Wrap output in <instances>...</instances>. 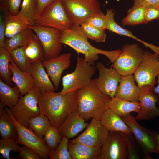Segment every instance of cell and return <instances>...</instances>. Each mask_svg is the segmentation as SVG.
<instances>
[{"instance_id":"obj_1","label":"cell","mask_w":159,"mask_h":159,"mask_svg":"<svg viewBox=\"0 0 159 159\" xmlns=\"http://www.w3.org/2000/svg\"><path fill=\"white\" fill-rule=\"evenodd\" d=\"M77 91L65 94L54 91L41 92L38 102L40 113L58 130L70 114L77 111Z\"/></svg>"},{"instance_id":"obj_2","label":"cell","mask_w":159,"mask_h":159,"mask_svg":"<svg viewBox=\"0 0 159 159\" xmlns=\"http://www.w3.org/2000/svg\"><path fill=\"white\" fill-rule=\"evenodd\" d=\"M59 42L72 48L78 53L84 54L86 61L92 65L98 59L99 54L106 56L113 63L122 52L119 49L107 51L95 47L88 42L78 24H73L70 29L62 31Z\"/></svg>"},{"instance_id":"obj_3","label":"cell","mask_w":159,"mask_h":159,"mask_svg":"<svg viewBox=\"0 0 159 159\" xmlns=\"http://www.w3.org/2000/svg\"><path fill=\"white\" fill-rule=\"evenodd\" d=\"M111 98L102 93L93 79L77 91V112L85 120H100Z\"/></svg>"},{"instance_id":"obj_4","label":"cell","mask_w":159,"mask_h":159,"mask_svg":"<svg viewBox=\"0 0 159 159\" xmlns=\"http://www.w3.org/2000/svg\"><path fill=\"white\" fill-rule=\"evenodd\" d=\"M40 93L39 88L34 86L25 95L21 94L16 105L9 108L16 120L25 127H29L30 118L40 114L38 106Z\"/></svg>"},{"instance_id":"obj_5","label":"cell","mask_w":159,"mask_h":159,"mask_svg":"<svg viewBox=\"0 0 159 159\" xmlns=\"http://www.w3.org/2000/svg\"><path fill=\"white\" fill-rule=\"evenodd\" d=\"M96 69L84 58L78 56L74 71L63 77L62 88L59 92L65 94L77 91L86 85L95 74Z\"/></svg>"},{"instance_id":"obj_6","label":"cell","mask_w":159,"mask_h":159,"mask_svg":"<svg viewBox=\"0 0 159 159\" xmlns=\"http://www.w3.org/2000/svg\"><path fill=\"white\" fill-rule=\"evenodd\" d=\"M35 24L62 31L70 29L73 25L61 0H56L47 6L36 19Z\"/></svg>"},{"instance_id":"obj_7","label":"cell","mask_w":159,"mask_h":159,"mask_svg":"<svg viewBox=\"0 0 159 159\" xmlns=\"http://www.w3.org/2000/svg\"><path fill=\"white\" fill-rule=\"evenodd\" d=\"M128 125L140 146L146 159L152 158L150 154L155 153L158 134L154 130L141 126L130 113L121 117Z\"/></svg>"},{"instance_id":"obj_8","label":"cell","mask_w":159,"mask_h":159,"mask_svg":"<svg viewBox=\"0 0 159 159\" xmlns=\"http://www.w3.org/2000/svg\"><path fill=\"white\" fill-rule=\"evenodd\" d=\"M144 52L137 44H125L112 66L122 76L132 75L142 61Z\"/></svg>"},{"instance_id":"obj_9","label":"cell","mask_w":159,"mask_h":159,"mask_svg":"<svg viewBox=\"0 0 159 159\" xmlns=\"http://www.w3.org/2000/svg\"><path fill=\"white\" fill-rule=\"evenodd\" d=\"M73 24L80 25L88 17L101 12L97 0H61Z\"/></svg>"},{"instance_id":"obj_10","label":"cell","mask_w":159,"mask_h":159,"mask_svg":"<svg viewBox=\"0 0 159 159\" xmlns=\"http://www.w3.org/2000/svg\"><path fill=\"white\" fill-rule=\"evenodd\" d=\"M134 74L140 88L148 85L154 88L157 83L156 77L159 74V54L144 52L142 61Z\"/></svg>"},{"instance_id":"obj_11","label":"cell","mask_w":159,"mask_h":159,"mask_svg":"<svg viewBox=\"0 0 159 159\" xmlns=\"http://www.w3.org/2000/svg\"><path fill=\"white\" fill-rule=\"evenodd\" d=\"M5 109L16 127L18 133L16 140L18 144L36 151L41 159H49L52 150L47 146L44 138L38 136L29 127H25L19 124L13 116L9 108L5 107Z\"/></svg>"},{"instance_id":"obj_12","label":"cell","mask_w":159,"mask_h":159,"mask_svg":"<svg viewBox=\"0 0 159 159\" xmlns=\"http://www.w3.org/2000/svg\"><path fill=\"white\" fill-rule=\"evenodd\" d=\"M39 38L45 53V60L56 57L60 54L62 50V44L59 42L62 32L54 28L35 25L28 26Z\"/></svg>"},{"instance_id":"obj_13","label":"cell","mask_w":159,"mask_h":159,"mask_svg":"<svg viewBox=\"0 0 159 159\" xmlns=\"http://www.w3.org/2000/svg\"><path fill=\"white\" fill-rule=\"evenodd\" d=\"M100 159H128L127 142L122 132H109Z\"/></svg>"},{"instance_id":"obj_14","label":"cell","mask_w":159,"mask_h":159,"mask_svg":"<svg viewBox=\"0 0 159 159\" xmlns=\"http://www.w3.org/2000/svg\"><path fill=\"white\" fill-rule=\"evenodd\" d=\"M109 132L100 120L92 119L84 132L76 138L69 141V142L80 143L92 147L102 148Z\"/></svg>"},{"instance_id":"obj_15","label":"cell","mask_w":159,"mask_h":159,"mask_svg":"<svg viewBox=\"0 0 159 159\" xmlns=\"http://www.w3.org/2000/svg\"><path fill=\"white\" fill-rule=\"evenodd\" d=\"M95 67L99 72L98 77L93 79L96 86L104 94L114 97L122 76L114 68H107L101 62H98Z\"/></svg>"},{"instance_id":"obj_16","label":"cell","mask_w":159,"mask_h":159,"mask_svg":"<svg viewBox=\"0 0 159 159\" xmlns=\"http://www.w3.org/2000/svg\"><path fill=\"white\" fill-rule=\"evenodd\" d=\"M153 89L148 85L140 88L138 101L141 109L135 117L136 120H148L159 116V108L156 105L159 102V98Z\"/></svg>"},{"instance_id":"obj_17","label":"cell","mask_w":159,"mask_h":159,"mask_svg":"<svg viewBox=\"0 0 159 159\" xmlns=\"http://www.w3.org/2000/svg\"><path fill=\"white\" fill-rule=\"evenodd\" d=\"M71 53L59 54L54 58L44 60L42 62L47 73L50 77L55 88L57 90L63 71L67 69L71 64Z\"/></svg>"},{"instance_id":"obj_18","label":"cell","mask_w":159,"mask_h":159,"mask_svg":"<svg viewBox=\"0 0 159 159\" xmlns=\"http://www.w3.org/2000/svg\"><path fill=\"white\" fill-rule=\"evenodd\" d=\"M88 125L77 111L75 112L67 117L58 130L62 137L71 139L76 136Z\"/></svg>"},{"instance_id":"obj_19","label":"cell","mask_w":159,"mask_h":159,"mask_svg":"<svg viewBox=\"0 0 159 159\" xmlns=\"http://www.w3.org/2000/svg\"><path fill=\"white\" fill-rule=\"evenodd\" d=\"M132 75L122 76L115 97L131 102H139L140 88L135 85Z\"/></svg>"},{"instance_id":"obj_20","label":"cell","mask_w":159,"mask_h":159,"mask_svg":"<svg viewBox=\"0 0 159 159\" xmlns=\"http://www.w3.org/2000/svg\"><path fill=\"white\" fill-rule=\"evenodd\" d=\"M9 67L12 73V81L18 88L21 95H25L35 86L31 74L21 70L13 60L10 63Z\"/></svg>"},{"instance_id":"obj_21","label":"cell","mask_w":159,"mask_h":159,"mask_svg":"<svg viewBox=\"0 0 159 159\" xmlns=\"http://www.w3.org/2000/svg\"><path fill=\"white\" fill-rule=\"evenodd\" d=\"M115 13L112 9L107 10L105 15V23L106 29L110 31L123 36H127L142 43L146 47L150 48L155 53L159 54V46H156L151 44L148 43L135 36L132 32L124 29L119 25L114 19Z\"/></svg>"},{"instance_id":"obj_22","label":"cell","mask_w":159,"mask_h":159,"mask_svg":"<svg viewBox=\"0 0 159 159\" xmlns=\"http://www.w3.org/2000/svg\"><path fill=\"white\" fill-rule=\"evenodd\" d=\"M44 67L42 62L32 63L30 73L34 79L35 86L39 88L41 92L55 91L54 85Z\"/></svg>"},{"instance_id":"obj_23","label":"cell","mask_w":159,"mask_h":159,"mask_svg":"<svg viewBox=\"0 0 159 159\" xmlns=\"http://www.w3.org/2000/svg\"><path fill=\"white\" fill-rule=\"evenodd\" d=\"M100 120L109 131L132 133L130 128L122 118L108 107L103 112Z\"/></svg>"},{"instance_id":"obj_24","label":"cell","mask_w":159,"mask_h":159,"mask_svg":"<svg viewBox=\"0 0 159 159\" xmlns=\"http://www.w3.org/2000/svg\"><path fill=\"white\" fill-rule=\"evenodd\" d=\"M72 159H100L102 148H94L80 143H68Z\"/></svg>"},{"instance_id":"obj_25","label":"cell","mask_w":159,"mask_h":159,"mask_svg":"<svg viewBox=\"0 0 159 159\" xmlns=\"http://www.w3.org/2000/svg\"><path fill=\"white\" fill-rule=\"evenodd\" d=\"M0 135L1 138L17 140L18 133L16 126L6 110L0 103Z\"/></svg>"},{"instance_id":"obj_26","label":"cell","mask_w":159,"mask_h":159,"mask_svg":"<svg viewBox=\"0 0 159 159\" xmlns=\"http://www.w3.org/2000/svg\"><path fill=\"white\" fill-rule=\"evenodd\" d=\"M108 107L121 117L132 112L138 113L141 105L139 102H131L114 97L109 101Z\"/></svg>"},{"instance_id":"obj_27","label":"cell","mask_w":159,"mask_h":159,"mask_svg":"<svg viewBox=\"0 0 159 159\" xmlns=\"http://www.w3.org/2000/svg\"><path fill=\"white\" fill-rule=\"evenodd\" d=\"M35 35L34 31L28 27L13 37L6 38L4 46L9 52L19 47H26Z\"/></svg>"},{"instance_id":"obj_28","label":"cell","mask_w":159,"mask_h":159,"mask_svg":"<svg viewBox=\"0 0 159 159\" xmlns=\"http://www.w3.org/2000/svg\"><path fill=\"white\" fill-rule=\"evenodd\" d=\"M21 94L15 84L11 87L0 79V103L4 107L11 108L16 104Z\"/></svg>"},{"instance_id":"obj_29","label":"cell","mask_w":159,"mask_h":159,"mask_svg":"<svg viewBox=\"0 0 159 159\" xmlns=\"http://www.w3.org/2000/svg\"><path fill=\"white\" fill-rule=\"evenodd\" d=\"M5 37L8 38L28 27V23L21 18L11 15L8 12L5 19Z\"/></svg>"},{"instance_id":"obj_30","label":"cell","mask_w":159,"mask_h":159,"mask_svg":"<svg viewBox=\"0 0 159 159\" xmlns=\"http://www.w3.org/2000/svg\"><path fill=\"white\" fill-rule=\"evenodd\" d=\"M25 52L31 63L42 62L45 59V53L42 46L36 34L25 47Z\"/></svg>"},{"instance_id":"obj_31","label":"cell","mask_w":159,"mask_h":159,"mask_svg":"<svg viewBox=\"0 0 159 159\" xmlns=\"http://www.w3.org/2000/svg\"><path fill=\"white\" fill-rule=\"evenodd\" d=\"M10 52L4 46L0 48V79L11 87L12 83V72L9 67V63L12 60Z\"/></svg>"},{"instance_id":"obj_32","label":"cell","mask_w":159,"mask_h":159,"mask_svg":"<svg viewBox=\"0 0 159 159\" xmlns=\"http://www.w3.org/2000/svg\"><path fill=\"white\" fill-rule=\"evenodd\" d=\"M37 6L36 0H22L21 9L17 15L22 19L29 26L35 25Z\"/></svg>"},{"instance_id":"obj_33","label":"cell","mask_w":159,"mask_h":159,"mask_svg":"<svg viewBox=\"0 0 159 159\" xmlns=\"http://www.w3.org/2000/svg\"><path fill=\"white\" fill-rule=\"evenodd\" d=\"M145 7L134 4L128 10L127 16L122 20V26H134L145 24Z\"/></svg>"},{"instance_id":"obj_34","label":"cell","mask_w":159,"mask_h":159,"mask_svg":"<svg viewBox=\"0 0 159 159\" xmlns=\"http://www.w3.org/2000/svg\"><path fill=\"white\" fill-rule=\"evenodd\" d=\"M28 122L29 127L38 136L42 138H44L45 133L51 126L48 118L42 113L30 118Z\"/></svg>"},{"instance_id":"obj_35","label":"cell","mask_w":159,"mask_h":159,"mask_svg":"<svg viewBox=\"0 0 159 159\" xmlns=\"http://www.w3.org/2000/svg\"><path fill=\"white\" fill-rule=\"evenodd\" d=\"M25 47H19L10 52L13 61L17 66L22 71L30 73L32 63L26 55Z\"/></svg>"},{"instance_id":"obj_36","label":"cell","mask_w":159,"mask_h":159,"mask_svg":"<svg viewBox=\"0 0 159 159\" xmlns=\"http://www.w3.org/2000/svg\"><path fill=\"white\" fill-rule=\"evenodd\" d=\"M126 140L128 154V159L145 158V155L139 143L132 133L122 132Z\"/></svg>"},{"instance_id":"obj_37","label":"cell","mask_w":159,"mask_h":159,"mask_svg":"<svg viewBox=\"0 0 159 159\" xmlns=\"http://www.w3.org/2000/svg\"><path fill=\"white\" fill-rule=\"evenodd\" d=\"M83 32L88 38L97 42H103L105 41L106 35L105 30L97 28L85 22L80 25Z\"/></svg>"},{"instance_id":"obj_38","label":"cell","mask_w":159,"mask_h":159,"mask_svg":"<svg viewBox=\"0 0 159 159\" xmlns=\"http://www.w3.org/2000/svg\"><path fill=\"white\" fill-rule=\"evenodd\" d=\"M68 139L63 137L58 146L52 150L49 159H72L68 148Z\"/></svg>"},{"instance_id":"obj_39","label":"cell","mask_w":159,"mask_h":159,"mask_svg":"<svg viewBox=\"0 0 159 159\" xmlns=\"http://www.w3.org/2000/svg\"><path fill=\"white\" fill-rule=\"evenodd\" d=\"M62 138L59 130L52 125L47 131L44 137L47 146L52 150L56 148Z\"/></svg>"},{"instance_id":"obj_40","label":"cell","mask_w":159,"mask_h":159,"mask_svg":"<svg viewBox=\"0 0 159 159\" xmlns=\"http://www.w3.org/2000/svg\"><path fill=\"white\" fill-rule=\"evenodd\" d=\"M16 140L2 139L0 140V153L6 159H12L10 157L11 151L19 152L20 146Z\"/></svg>"},{"instance_id":"obj_41","label":"cell","mask_w":159,"mask_h":159,"mask_svg":"<svg viewBox=\"0 0 159 159\" xmlns=\"http://www.w3.org/2000/svg\"><path fill=\"white\" fill-rule=\"evenodd\" d=\"M83 22L87 23L99 29L104 30L106 29L105 15L102 12L88 17Z\"/></svg>"},{"instance_id":"obj_42","label":"cell","mask_w":159,"mask_h":159,"mask_svg":"<svg viewBox=\"0 0 159 159\" xmlns=\"http://www.w3.org/2000/svg\"><path fill=\"white\" fill-rule=\"evenodd\" d=\"M22 0H0V5L5 7L10 14L17 15L20 11Z\"/></svg>"},{"instance_id":"obj_43","label":"cell","mask_w":159,"mask_h":159,"mask_svg":"<svg viewBox=\"0 0 159 159\" xmlns=\"http://www.w3.org/2000/svg\"><path fill=\"white\" fill-rule=\"evenodd\" d=\"M0 48L4 46L5 39V19L9 12L4 6L0 5Z\"/></svg>"},{"instance_id":"obj_44","label":"cell","mask_w":159,"mask_h":159,"mask_svg":"<svg viewBox=\"0 0 159 159\" xmlns=\"http://www.w3.org/2000/svg\"><path fill=\"white\" fill-rule=\"evenodd\" d=\"M17 158L21 159H41L38 154L33 150L22 145L20 146Z\"/></svg>"},{"instance_id":"obj_45","label":"cell","mask_w":159,"mask_h":159,"mask_svg":"<svg viewBox=\"0 0 159 159\" xmlns=\"http://www.w3.org/2000/svg\"><path fill=\"white\" fill-rule=\"evenodd\" d=\"M145 24L159 18V7H146L145 10Z\"/></svg>"},{"instance_id":"obj_46","label":"cell","mask_w":159,"mask_h":159,"mask_svg":"<svg viewBox=\"0 0 159 159\" xmlns=\"http://www.w3.org/2000/svg\"><path fill=\"white\" fill-rule=\"evenodd\" d=\"M134 4L145 7H159V0H133Z\"/></svg>"},{"instance_id":"obj_47","label":"cell","mask_w":159,"mask_h":159,"mask_svg":"<svg viewBox=\"0 0 159 159\" xmlns=\"http://www.w3.org/2000/svg\"><path fill=\"white\" fill-rule=\"evenodd\" d=\"M37 6V19L49 5L56 0H36Z\"/></svg>"},{"instance_id":"obj_48","label":"cell","mask_w":159,"mask_h":159,"mask_svg":"<svg viewBox=\"0 0 159 159\" xmlns=\"http://www.w3.org/2000/svg\"><path fill=\"white\" fill-rule=\"evenodd\" d=\"M157 77L158 78L157 82V83H158V85L156 87H155L154 88L153 90L156 94H159V74L158 75Z\"/></svg>"},{"instance_id":"obj_49","label":"cell","mask_w":159,"mask_h":159,"mask_svg":"<svg viewBox=\"0 0 159 159\" xmlns=\"http://www.w3.org/2000/svg\"><path fill=\"white\" fill-rule=\"evenodd\" d=\"M155 153H159V133L158 135L157 148Z\"/></svg>"}]
</instances>
